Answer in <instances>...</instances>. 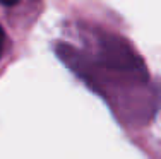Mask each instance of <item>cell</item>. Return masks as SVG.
Instances as JSON below:
<instances>
[{
	"instance_id": "1",
	"label": "cell",
	"mask_w": 161,
	"mask_h": 159,
	"mask_svg": "<svg viewBox=\"0 0 161 159\" xmlns=\"http://www.w3.org/2000/svg\"><path fill=\"white\" fill-rule=\"evenodd\" d=\"M0 3H3V5H16V3H19V0H0Z\"/></svg>"
},
{
	"instance_id": "2",
	"label": "cell",
	"mask_w": 161,
	"mask_h": 159,
	"mask_svg": "<svg viewBox=\"0 0 161 159\" xmlns=\"http://www.w3.org/2000/svg\"><path fill=\"white\" fill-rule=\"evenodd\" d=\"M3 40H5V34H3V29L0 28V50H2V46H3Z\"/></svg>"
}]
</instances>
